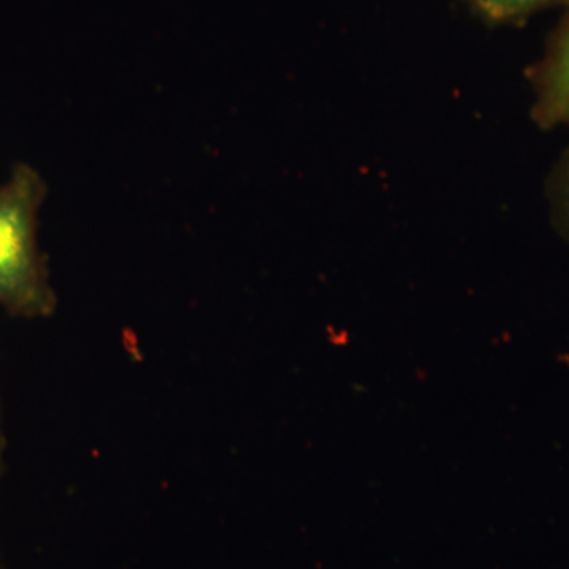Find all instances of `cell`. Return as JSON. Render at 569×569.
I'll return each instance as SVG.
<instances>
[{
    "instance_id": "cell-1",
    "label": "cell",
    "mask_w": 569,
    "mask_h": 569,
    "mask_svg": "<svg viewBox=\"0 0 569 569\" xmlns=\"http://www.w3.org/2000/svg\"><path fill=\"white\" fill-rule=\"evenodd\" d=\"M44 194L47 183L26 163H18L0 187V305L11 316L48 317L56 307L37 246Z\"/></svg>"
},
{
    "instance_id": "cell-3",
    "label": "cell",
    "mask_w": 569,
    "mask_h": 569,
    "mask_svg": "<svg viewBox=\"0 0 569 569\" xmlns=\"http://www.w3.org/2000/svg\"><path fill=\"white\" fill-rule=\"evenodd\" d=\"M492 24L519 26L541 11L565 7L569 0H462Z\"/></svg>"
},
{
    "instance_id": "cell-2",
    "label": "cell",
    "mask_w": 569,
    "mask_h": 569,
    "mask_svg": "<svg viewBox=\"0 0 569 569\" xmlns=\"http://www.w3.org/2000/svg\"><path fill=\"white\" fill-rule=\"evenodd\" d=\"M531 118L542 130L569 129V2L529 71Z\"/></svg>"
},
{
    "instance_id": "cell-4",
    "label": "cell",
    "mask_w": 569,
    "mask_h": 569,
    "mask_svg": "<svg viewBox=\"0 0 569 569\" xmlns=\"http://www.w3.org/2000/svg\"><path fill=\"white\" fill-rule=\"evenodd\" d=\"M546 200L553 228L569 242V146L550 170Z\"/></svg>"
}]
</instances>
